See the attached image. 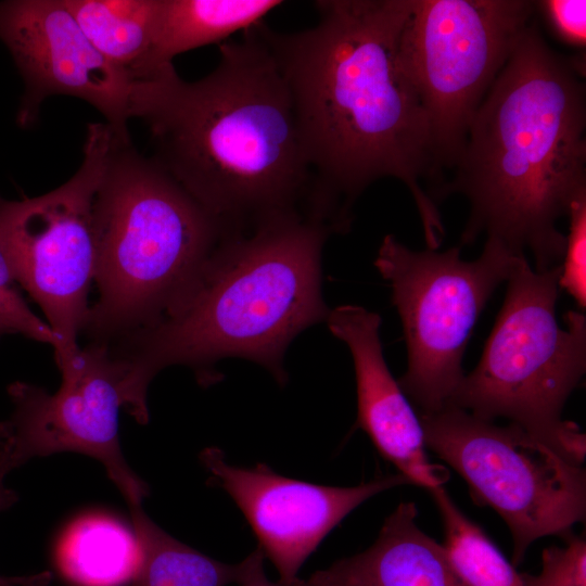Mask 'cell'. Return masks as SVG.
I'll return each instance as SVG.
<instances>
[{
    "label": "cell",
    "mask_w": 586,
    "mask_h": 586,
    "mask_svg": "<svg viewBox=\"0 0 586 586\" xmlns=\"http://www.w3.org/2000/svg\"><path fill=\"white\" fill-rule=\"evenodd\" d=\"M317 23L256 29L286 84L313 174L311 214L335 233L382 178L409 190L428 249L445 235L438 208L445 176L434 156L421 99L399 59L410 0H320Z\"/></svg>",
    "instance_id": "6da1fadb"
},
{
    "label": "cell",
    "mask_w": 586,
    "mask_h": 586,
    "mask_svg": "<svg viewBox=\"0 0 586 586\" xmlns=\"http://www.w3.org/2000/svg\"><path fill=\"white\" fill-rule=\"evenodd\" d=\"M130 118L143 120L154 158L229 234L309 217L313 174L292 100L256 26L219 44L196 81L173 64L133 81Z\"/></svg>",
    "instance_id": "7a4b0ae2"
},
{
    "label": "cell",
    "mask_w": 586,
    "mask_h": 586,
    "mask_svg": "<svg viewBox=\"0 0 586 586\" xmlns=\"http://www.w3.org/2000/svg\"><path fill=\"white\" fill-rule=\"evenodd\" d=\"M582 75L531 23L521 34L469 126L441 202L467 198L460 235L481 234L515 255L530 251L535 270L560 266L565 234L557 224L586 194V101Z\"/></svg>",
    "instance_id": "3957f363"
},
{
    "label": "cell",
    "mask_w": 586,
    "mask_h": 586,
    "mask_svg": "<svg viewBox=\"0 0 586 586\" xmlns=\"http://www.w3.org/2000/svg\"><path fill=\"white\" fill-rule=\"evenodd\" d=\"M331 233L316 219L291 215L225 235L158 322L110 345L127 364L124 409L145 424L146 392L160 371L186 366L209 385L215 365L228 357L263 366L283 386L286 348L330 311L321 256Z\"/></svg>",
    "instance_id": "277c9868"
},
{
    "label": "cell",
    "mask_w": 586,
    "mask_h": 586,
    "mask_svg": "<svg viewBox=\"0 0 586 586\" xmlns=\"http://www.w3.org/2000/svg\"><path fill=\"white\" fill-rule=\"evenodd\" d=\"M93 224L98 297L81 334L106 345L158 322L229 234L153 157L117 135Z\"/></svg>",
    "instance_id": "5b68a950"
},
{
    "label": "cell",
    "mask_w": 586,
    "mask_h": 586,
    "mask_svg": "<svg viewBox=\"0 0 586 586\" xmlns=\"http://www.w3.org/2000/svg\"><path fill=\"white\" fill-rule=\"evenodd\" d=\"M561 267L538 272L517 256L507 292L476 367L448 406L477 418H506L565 459L582 466L586 436L562 419L564 404L586 370V317H556Z\"/></svg>",
    "instance_id": "8992f818"
},
{
    "label": "cell",
    "mask_w": 586,
    "mask_h": 586,
    "mask_svg": "<svg viewBox=\"0 0 586 586\" xmlns=\"http://www.w3.org/2000/svg\"><path fill=\"white\" fill-rule=\"evenodd\" d=\"M460 253V246L413 251L386 234L373 263L391 286L403 323L407 369L398 384L420 412L449 405L464 377L462 357L471 332L521 256L493 238L474 260Z\"/></svg>",
    "instance_id": "52a82bcc"
},
{
    "label": "cell",
    "mask_w": 586,
    "mask_h": 586,
    "mask_svg": "<svg viewBox=\"0 0 586 586\" xmlns=\"http://www.w3.org/2000/svg\"><path fill=\"white\" fill-rule=\"evenodd\" d=\"M428 449L467 483L475 504L491 507L512 537V563L549 535L585 520L586 473L517 424L497 425L455 407L419 412Z\"/></svg>",
    "instance_id": "ba28073f"
},
{
    "label": "cell",
    "mask_w": 586,
    "mask_h": 586,
    "mask_svg": "<svg viewBox=\"0 0 586 586\" xmlns=\"http://www.w3.org/2000/svg\"><path fill=\"white\" fill-rule=\"evenodd\" d=\"M534 13L528 0H410L399 59L426 112L443 175Z\"/></svg>",
    "instance_id": "9c48e42d"
},
{
    "label": "cell",
    "mask_w": 586,
    "mask_h": 586,
    "mask_svg": "<svg viewBox=\"0 0 586 586\" xmlns=\"http://www.w3.org/2000/svg\"><path fill=\"white\" fill-rule=\"evenodd\" d=\"M115 136L106 123L89 124L82 162L65 183L34 198L0 195V242L58 339L59 368L80 348L95 267L93 202Z\"/></svg>",
    "instance_id": "30bf717a"
},
{
    "label": "cell",
    "mask_w": 586,
    "mask_h": 586,
    "mask_svg": "<svg viewBox=\"0 0 586 586\" xmlns=\"http://www.w3.org/2000/svg\"><path fill=\"white\" fill-rule=\"evenodd\" d=\"M60 371L53 394L26 382L8 386L13 411L4 420L0 466L9 473L36 457L79 453L103 466L128 507L142 506L150 489L128 464L118 433L126 362L110 346L88 343Z\"/></svg>",
    "instance_id": "8fae6325"
},
{
    "label": "cell",
    "mask_w": 586,
    "mask_h": 586,
    "mask_svg": "<svg viewBox=\"0 0 586 586\" xmlns=\"http://www.w3.org/2000/svg\"><path fill=\"white\" fill-rule=\"evenodd\" d=\"M0 40L24 80L18 126H33L46 99L69 95L88 102L130 140L133 80L92 46L64 0L1 1Z\"/></svg>",
    "instance_id": "7c38bea8"
},
{
    "label": "cell",
    "mask_w": 586,
    "mask_h": 586,
    "mask_svg": "<svg viewBox=\"0 0 586 586\" xmlns=\"http://www.w3.org/2000/svg\"><path fill=\"white\" fill-rule=\"evenodd\" d=\"M208 483L222 488L254 531L258 548L279 573V586H298V571L322 539L355 508L386 489L410 484L402 474L351 487L326 486L286 477L258 463L230 464L221 449L200 455ZM411 485V484H410Z\"/></svg>",
    "instance_id": "4fadbf2b"
},
{
    "label": "cell",
    "mask_w": 586,
    "mask_h": 586,
    "mask_svg": "<svg viewBox=\"0 0 586 586\" xmlns=\"http://www.w3.org/2000/svg\"><path fill=\"white\" fill-rule=\"evenodd\" d=\"M326 322L353 357L358 407L355 429H361L411 485L428 492L444 486L449 473L430 461L419 415L384 359L381 317L358 305H341L330 309Z\"/></svg>",
    "instance_id": "5bb4252c"
},
{
    "label": "cell",
    "mask_w": 586,
    "mask_h": 586,
    "mask_svg": "<svg viewBox=\"0 0 586 586\" xmlns=\"http://www.w3.org/2000/svg\"><path fill=\"white\" fill-rule=\"evenodd\" d=\"M412 501L399 504L365 551L314 572L302 586H466L445 548L423 532Z\"/></svg>",
    "instance_id": "9a60e30c"
},
{
    "label": "cell",
    "mask_w": 586,
    "mask_h": 586,
    "mask_svg": "<svg viewBox=\"0 0 586 586\" xmlns=\"http://www.w3.org/2000/svg\"><path fill=\"white\" fill-rule=\"evenodd\" d=\"M280 0H162L157 30L144 75H153L183 52L224 43L282 5Z\"/></svg>",
    "instance_id": "2e32d148"
},
{
    "label": "cell",
    "mask_w": 586,
    "mask_h": 586,
    "mask_svg": "<svg viewBox=\"0 0 586 586\" xmlns=\"http://www.w3.org/2000/svg\"><path fill=\"white\" fill-rule=\"evenodd\" d=\"M92 46L132 80L151 54L162 0H64Z\"/></svg>",
    "instance_id": "e0dca14e"
},
{
    "label": "cell",
    "mask_w": 586,
    "mask_h": 586,
    "mask_svg": "<svg viewBox=\"0 0 586 586\" xmlns=\"http://www.w3.org/2000/svg\"><path fill=\"white\" fill-rule=\"evenodd\" d=\"M140 561L130 586H228L238 584L244 562L215 560L157 526L142 506L129 507Z\"/></svg>",
    "instance_id": "ac0fdd59"
},
{
    "label": "cell",
    "mask_w": 586,
    "mask_h": 586,
    "mask_svg": "<svg viewBox=\"0 0 586 586\" xmlns=\"http://www.w3.org/2000/svg\"><path fill=\"white\" fill-rule=\"evenodd\" d=\"M58 559L63 573L81 586H120L133 577L140 547L119 522L89 517L67 531Z\"/></svg>",
    "instance_id": "d6986e66"
},
{
    "label": "cell",
    "mask_w": 586,
    "mask_h": 586,
    "mask_svg": "<svg viewBox=\"0 0 586 586\" xmlns=\"http://www.w3.org/2000/svg\"><path fill=\"white\" fill-rule=\"evenodd\" d=\"M440 511L447 557L466 586H528L486 535L455 504L444 486L429 492Z\"/></svg>",
    "instance_id": "ffe728a7"
},
{
    "label": "cell",
    "mask_w": 586,
    "mask_h": 586,
    "mask_svg": "<svg viewBox=\"0 0 586 586\" xmlns=\"http://www.w3.org/2000/svg\"><path fill=\"white\" fill-rule=\"evenodd\" d=\"M0 330L4 334H21L51 345L58 339L48 322L41 320L25 301L22 288L0 242Z\"/></svg>",
    "instance_id": "44dd1931"
},
{
    "label": "cell",
    "mask_w": 586,
    "mask_h": 586,
    "mask_svg": "<svg viewBox=\"0 0 586 586\" xmlns=\"http://www.w3.org/2000/svg\"><path fill=\"white\" fill-rule=\"evenodd\" d=\"M569 232L561 262L559 288L565 290L581 309L586 305V194L570 207Z\"/></svg>",
    "instance_id": "7402d4cb"
},
{
    "label": "cell",
    "mask_w": 586,
    "mask_h": 586,
    "mask_svg": "<svg viewBox=\"0 0 586 586\" xmlns=\"http://www.w3.org/2000/svg\"><path fill=\"white\" fill-rule=\"evenodd\" d=\"M524 578L528 586H586L585 538L573 536L565 547L544 549L540 573Z\"/></svg>",
    "instance_id": "603a6c76"
},
{
    "label": "cell",
    "mask_w": 586,
    "mask_h": 586,
    "mask_svg": "<svg viewBox=\"0 0 586 586\" xmlns=\"http://www.w3.org/2000/svg\"><path fill=\"white\" fill-rule=\"evenodd\" d=\"M535 3L556 37L585 56L586 1L542 0Z\"/></svg>",
    "instance_id": "cb8c5ba5"
},
{
    "label": "cell",
    "mask_w": 586,
    "mask_h": 586,
    "mask_svg": "<svg viewBox=\"0 0 586 586\" xmlns=\"http://www.w3.org/2000/svg\"><path fill=\"white\" fill-rule=\"evenodd\" d=\"M7 474L8 472L0 466V511L7 510L18 499L16 492L4 484ZM51 579L52 574L49 571L21 576L0 574V586H49Z\"/></svg>",
    "instance_id": "d4e9b609"
},
{
    "label": "cell",
    "mask_w": 586,
    "mask_h": 586,
    "mask_svg": "<svg viewBox=\"0 0 586 586\" xmlns=\"http://www.w3.org/2000/svg\"><path fill=\"white\" fill-rule=\"evenodd\" d=\"M264 555L257 547L244 560V571L238 586H279L268 578L264 570ZM302 583V581H301ZM300 583L298 586H302Z\"/></svg>",
    "instance_id": "484cf974"
},
{
    "label": "cell",
    "mask_w": 586,
    "mask_h": 586,
    "mask_svg": "<svg viewBox=\"0 0 586 586\" xmlns=\"http://www.w3.org/2000/svg\"><path fill=\"white\" fill-rule=\"evenodd\" d=\"M4 333L0 330V337L3 335ZM3 434H4V421H0V442L3 437Z\"/></svg>",
    "instance_id": "4316f807"
}]
</instances>
